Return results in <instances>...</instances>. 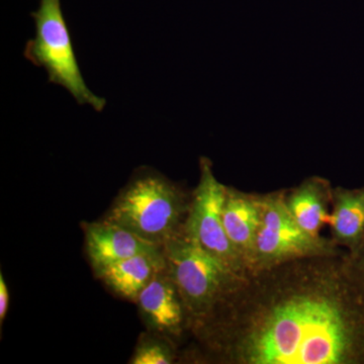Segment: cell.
I'll use <instances>...</instances> for the list:
<instances>
[{
  "instance_id": "1",
  "label": "cell",
  "mask_w": 364,
  "mask_h": 364,
  "mask_svg": "<svg viewBox=\"0 0 364 364\" xmlns=\"http://www.w3.org/2000/svg\"><path fill=\"white\" fill-rule=\"evenodd\" d=\"M191 336L196 363L364 364V273L347 251L249 273Z\"/></svg>"
},
{
  "instance_id": "2",
  "label": "cell",
  "mask_w": 364,
  "mask_h": 364,
  "mask_svg": "<svg viewBox=\"0 0 364 364\" xmlns=\"http://www.w3.org/2000/svg\"><path fill=\"white\" fill-rule=\"evenodd\" d=\"M191 196L159 172L141 169L112 203L105 220L163 246L181 234Z\"/></svg>"
},
{
  "instance_id": "3",
  "label": "cell",
  "mask_w": 364,
  "mask_h": 364,
  "mask_svg": "<svg viewBox=\"0 0 364 364\" xmlns=\"http://www.w3.org/2000/svg\"><path fill=\"white\" fill-rule=\"evenodd\" d=\"M163 253L167 272L176 282L191 316V332L214 313L246 277L223 264L183 230L163 246Z\"/></svg>"
},
{
  "instance_id": "4",
  "label": "cell",
  "mask_w": 364,
  "mask_h": 364,
  "mask_svg": "<svg viewBox=\"0 0 364 364\" xmlns=\"http://www.w3.org/2000/svg\"><path fill=\"white\" fill-rule=\"evenodd\" d=\"M31 16L35 21L36 35L26 42L25 58L42 67L49 82L65 88L77 104L104 111L107 100L88 88L79 68L61 0H40L39 9Z\"/></svg>"
},
{
  "instance_id": "5",
  "label": "cell",
  "mask_w": 364,
  "mask_h": 364,
  "mask_svg": "<svg viewBox=\"0 0 364 364\" xmlns=\"http://www.w3.org/2000/svg\"><path fill=\"white\" fill-rule=\"evenodd\" d=\"M286 189L260 193L261 222L250 273L299 258L343 253L331 240L306 232L284 203Z\"/></svg>"
},
{
  "instance_id": "6",
  "label": "cell",
  "mask_w": 364,
  "mask_h": 364,
  "mask_svg": "<svg viewBox=\"0 0 364 364\" xmlns=\"http://www.w3.org/2000/svg\"><path fill=\"white\" fill-rule=\"evenodd\" d=\"M200 181L191 193L184 233L223 264L239 274L247 275V267L228 238L223 223L226 186L218 181L208 158H200Z\"/></svg>"
},
{
  "instance_id": "7",
  "label": "cell",
  "mask_w": 364,
  "mask_h": 364,
  "mask_svg": "<svg viewBox=\"0 0 364 364\" xmlns=\"http://www.w3.org/2000/svg\"><path fill=\"white\" fill-rule=\"evenodd\" d=\"M136 304L148 331L166 337L176 344L186 333H191L193 323L188 308L167 268L153 277L139 294Z\"/></svg>"
},
{
  "instance_id": "8",
  "label": "cell",
  "mask_w": 364,
  "mask_h": 364,
  "mask_svg": "<svg viewBox=\"0 0 364 364\" xmlns=\"http://www.w3.org/2000/svg\"><path fill=\"white\" fill-rule=\"evenodd\" d=\"M85 249L95 273L138 254L158 253L163 248L143 240L114 223H82Z\"/></svg>"
},
{
  "instance_id": "9",
  "label": "cell",
  "mask_w": 364,
  "mask_h": 364,
  "mask_svg": "<svg viewBox=\"0 0 364 364\" xmlns=\"http://www.w3.org/2000/svg\"><path fill=\"white\" fill-rule=\"evenodd\" d=\"M261 222L260 193H245L233 186L225 189L223 223L228 238L245 263L252 268L256 237Z\"/></svg>"
},
{
  "instance_id": "10",
  "label": "cell",
  "mask_w": 364,
  "mask_h": 364,
  "mask_svg": "<svg viewBox=\"0 0 364 364\" xmlns=\"http://www.w3.org/2000/svg\"><path fill=\"white\" fill-rule=\"evenodd\" d=\"M328 225L331 240L351 256H355L364 244V186L333 188Z\"/></svg>"
},
{
  "instance_id": "11",
  "label": "cell",
  "mask_w": 364,
  "mask_h": 364,
  "mask_svg": "<svg viewBox=\"0 0 364 364\" xmlns=\"http://www.w3.org/2000/svg\"><path fill=\"white\" fill-rule=\"evenodd\" d=\"M332 193L331 182L314 176L286 189L284 203L299 226L313 236H321V230L329 220Z\"/></svg>"
},
{
  "instance_id": "12",
  "label": "cell",
  "mask_w": 364,
  "mask_h": 364,
  "mask_svg": "<svg viewBox=\"0 0 364 364\" xmlns=\"http://www.w3.org/2000/svg\"><path fill=\"white\" fill-rule=\"evenodd\" d=\"M166 268V259L161 251L132 256L95 274L117 296L136 303L139 294L150 284L153 277Z\"/></svg>"
},
{
  "instance_id": "13",
  "label": "cell",
  "mask_w": 364,
  "mask_h": 364,
  "mask_svg": "<svg viewBox=\"0 0 364 364\" xmlns=\"http://www.w3.org/2000/svg\"><path fill=\"white\" fill-rule=\"evenodd\" d=\"M176 344L166 337L148 331L141 334L129 363L133 364H171L176 363Z\"/></svg>"
},
{
  "instance_id": "14",
  "label": "cell",
  "mask_w": 364,
  "mask_h": 364,
  "mask_svg": "<svg viewBox=\"0 0 364 364\" xmlns=\"http://www.w3.org/2000/svg\"><path fill=\"white\" fill-rule=\"evenodd\" d=\"M9 305V293L7 289L6 279L2 272L0 273V325L4 324L6 320L7 311Z\"/></svg>"
},
{
  "instance_id": "15",
  "label": "cell",
  "mask_w": 364,
  "mask_h": 364,
  "mask_svg": "<svg viewBox=\"0 0 364 364\" xmlns=\"http://www.w3.org/2000/svg\"><path fill=\"white\" fill-rule=\"evenodd\" d=\"M352 257L354 258V260H355L356 263H358L359 268H360V269L363 270V272L364 273V244L360 250H359V252L356 254L355 256H352Z\"/></svg>"
}]
</instances>
